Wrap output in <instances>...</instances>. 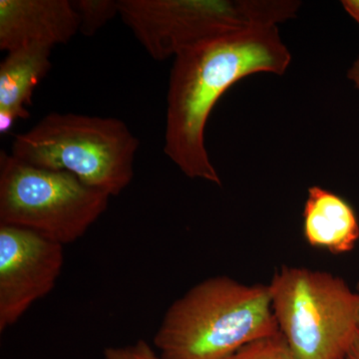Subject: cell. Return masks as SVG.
<instances>
[{
    "instance_id": "cell-12",
    "label": "cell",
    "mask_w": 359,
    "mask_h": 359,
    "mask_svg": "<svg viewBox=\"0 0 359 359\" xmlns=\"http://www.w3.org/2000/svg\"><path fill=\"white\" fill-rule=\"evenodd\" d=\"M228 359H299L280 332L250 342Z\"/></svg>"
},
{
    "instance_id": "cell-6",
    "label": "cell",
    "mask_w": 359,
    "mask_h": 359,
    "mask_svg": "<svg viewBox=\"0 0 359 359\" xmlns=\"http://www.w3.org/2000/svg\"><path fill=\"white\" fill-rule=\"evenodd\" d=\"M111 196L74 175L32 166L0 153V224L34 231L62 245L83 237Z\"/></svg>"
},
{
    "instance_id": "cell-8",
    "label": "cell",
    "mask_w": 359,
    "mask_h": 359,
    "mask_svg": "<svg viewBox=\"0 0 359 359\" xmlns=\"http://www.w3.org/2000/svg\"><path fill=\"white\" fill-rule=\"evenodd\" d=\"M80 18L70 0H0V49L66 44L79 32Z\"/></svg>"
},
{
    "instance_id": "cell-14",
    "label": "cell",
    "mask_w": 359,
    "mask_h": 359,
    "mask_svg": "<svg viewBox=\"0 0 359 359\" xmlns=\"http://www.w3.org/2000/svg\"><path fill=\"white\" fill-rule=\"evenodd\" d=\"M342 6L359 25V0H344Z\"/></svg>"
},
{
    "instance_id": "cell-17",
    "label": "cell",
    "mask_w": 359,
    "mask_h": 359,
    "mask_svg": "<svg viewBox=\"0 0 359 359\" xmlns=\"http://www.w3.org/2000/svg\"><path fill=\"white\" fill-rule=\"evenodd\" d=\"M356 290H358V294H359V283H358V287H356Z\"/></svg>"
},
{
    "instance_id": "cell-1",
    "label": "cell",
    "mask_w": 359,
    "mask_h": 359,
    "mask_svg": "<svg viewBox=\"0 0 359 359\" xmlns=\"http://www.w3.org/2000/svg\"><path fill=\"white\" fill-rule=\"evenodd\" d=\"M290 61L278 26L230 33L180 52L170 74L165 154L189 178L222 186L205 144L212 109L243 78L285 74Z\"/></svg>"
},
{
    "instance_id": "cell-15",
    "label": "cell",
    "mask_w": 359,
    "mask_h": 359,
    "mask_svg": "<svg viewBox=\"0 0 359 359\" xmlns=\"http://www.w3.org/2000/svg\"><path fill=\"white\" fill-rule=\"evenodd\" d=\"M347 78L359 89V56L347 72Z\"/></svg>"
},
{
    "instance_id": "cell-13",
    "label": "cell",
    "mask_w": 359,
    "mask_h": 359,
    "mask_svg": "<svg viewBox=\"0 0 359 359\" xmlns=\"http://www.w3.org/2000/svg\"><path fill=\"white\" fill-rule=\"evenodd\" d=\"M104 359H164L144 340H138L131 346L108 347L104 351Z\"/></svg>"
},
{
    "instance_id": "cell-4",
    "label": "cell",
    "mask_w": 359,
    "mask_h": 359,
    "mask_svg": "<svg viewBox=\"0 0 359 359\" xmlns=\"http://www.w3.org/2000/svg\"><path fill=\"white\" fill-rule=\"evenodd\" d=\"M278 330L299 359H344L359 337V294L340 276L283 266L269 283Z\"/></svg>"
},
{
    "instance_id": "cell-2",
    "label": "cell",
    "mask_w": 359,
    "mask_h": 359,
    "mask_svg": "<svg viewBox=\"0 0 359 359\" xmlns=\"http://www.w3.org/2000/svg\"><path fill=\"white\" fill-rule=\"evenodd\" d=\"M278 332L269 285L216 276L169 306L154 346L164 359H228L250 342Z\"/></svg>"
},
{
    "instance_id": "cell-5",
    "label": "cell",
    "mask_w": 359,
    "mask_h": 359,
    "mask_svg": "<svg viewBox=\"0 0 359 359\" xmlns=\"http://www.w3.org/2000/svg\"><path fill=\"white\" fill-rule=\"evenodd\" d=\"M119 15L156 61L252 28L292 20L297 0H118Z\"/></svg>"
},
{
    "instance_id": "cell-16",
    "label": "cell",
    "mask_w": 359,
    "mask_h": 359,
    "mask_svg": "<svg viewBox=\"0 0 359 359\" xmlns=\"http://www.w3.org/2000/svg\"><path fill=\"white\" fill-rule=\"evenodd\" d=\"M344 359H359V337Z\"/></svg>"
},
{
    "instance_id": "cell-7",
    "label": "cell",
    "mask_w": 359,
    "mask_h": 359,
    "mask_svg": "<svg viewBox=\"0 0 359 359\" xmlns=\"http://www.w3.org/2000/svg\"><path fill=\"white\" fill-rule=\"evenodd\" d=\"M63 248L34 231L0 224V332L50 294L62 271Z\"/></svg>"
},
{
    "instance_id": "cell-3",
    "label": "cell",
    "mask_w": 359,
    "mask_h": 359,
    "mask_svg": "<svg viewBox=\"0 0 359 359\" xmlns=\"http://www.w3.org/2000/svg\"><path fill=\"white\" fill-rule=\"evenodd\" d=\"M139 145L117 118L53 112L16 135L11 155L32 166L74 175L115 197L134 178Z\"/></svg>"
},
{
    "instance_id": "cell-9",
    "label": "cell",
    "mask_w": 359,
    "mask_h": 359,
    "mask_svg": "<svg viewBox=\"0 0 359 359\" xmlns=\"http://www.w3.org/2000/svg\"><path fill=\"white\" fill-rule=\"evenodd\" d=\"M52 48L39 45L7 53L0 65V134L13 129L18 119H27L37 85L51 69Z\"/></svg>"
},
{
    "instance_id": "cell-11",
    "label": "cell",
    "mask_w": 359,
    "mask_h": 359,
    "mask_svg": "<svg viewBox=\"0 0 359 359\" xmlns=\"http://www.w3.org/2000/svg\"><path fill=\"white\" fill-rule=\"evenodd\" d=\"M73 4L79 14V32L84 36H94L116 15H119L118 0H76Z\"/></svg>"
},
{
    "instance_id": "cell-10",
    "label": "cell",
    "mask_w": 359,
    "mask_h": 359,
    "mask_svg": "<svg viewBox=\"0 0 359 359\" xmlns=\"http://www.w3.org/2000/svg\"><path fill=\"white\" fill-rule=\"evenodd\" d=\"M304 235L311 247L332 254L351 252L359 240V222L346 200L320 186L311 187L304 209Z\"/></svg>"
}]
</instances>
